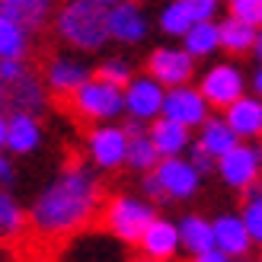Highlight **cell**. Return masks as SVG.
I'll list each match as a JSON object with an SVG mask.
<instances>
[{
    "mask_svg": "<svg viewBox=\"0 0 262 262\" xmlns=\"http://www.w3.org/2000/svg\"><path fill=\"white\" fill-rule=\"evenodd\" d=\"M102 211V182L86 163H71L35 195L29 224L42 240H64L80 233Z\"/></svg>",
    "mask_w": 262,
    "mask_h": 262,
    "instance_id": "1",
    "label": "cell"
},
{
    "mask_svg": "<svg viewBox=\"0 0 262 262\" xmlns=\"http://www.w3.org/2000/svg\"><path fill=\"white\" fill-rule=\"evenodd\" d=\"M55 35L74 51H102L109 42L106 7L96 0H64L55 13Z\"/></svg>",
    "mask_w": 262,
    "mask_h": 262,
    "instance_id": "2",
    "label": "cell"
},
{
    "mask_svg": "<svg viewBox=\"0 0 262 262\" xmlns=\"http://www.w3.org/2000/svg\"><path fill=\"white\" fill-rule=\"evenodd\" d=\"M154 217H157V205L147 202L144 195L122 192L102 205V227L115 243L125 246H138V240L144 237V230Z\"/></svg>",
    "mask_w": 262,
    "mask_h": 262,
    "instance_id": "3",
    "label": "cell"
},
{
    "mask_svg": "<svg viewBox=\"0 0 262 262\" xmlns=\"http://www.w3.org/2000/svg\"><path fill=\"white\" fill-rule=\"evenodd\" d=\"M68 109L80 122L102 125V122H119L125 115V96L122 86H115L102 77H90V80L77 90L74 96H68Z\"/></svg>",
    "mask_w": 262,
    "mask_h": 262,
    "instance_id": "4",
    "label": "cell"
},
{
    "mask_svg": "<svg viewBox=\"0 0 262 262\" xmlns=\"http://www.w3.org/2000/svg\"><path fill=\"white\" fill-rule=\"evenodd\" d=\"M214 173L233 192L253 189L256 182H262V144H256V141H240L237 147L227 150L214 163Z\"/></svg>",
    "mask_w": 262,
    "mask_h": 262,
    "instance_id": "5",
    "label": "cell"
},
{
    "mask_svg": "<svg viewBox=\"0 0 262 262\" xmlns=\"http://www.w3.org/2000/svg\"><path fill=\"white\" fill-rule=\"evenodd\" d=\"M86 157L96 173H115L125 166L128 157V131L119 122L90 125L86 131Z\"/></svg>",
    "mask_w": 262,
    "mask_h": 262,
    "instance_id": "6",
    "label": "cell"
},
{
    "mask_svg": "<svg viewBox=\"0 0 262 262\" xmlns=\"http://www.w3.org/2000/svg\"><path fill=\"white\" fill-rule=\"evenodd\" d=\"M202 90V96L208 99V106L224 112L233 99H240L243 93H250V80H246V74L237 68L233 61H217L211 64L202 77L199 83H195Z\"/></svg>",
    "mask_w": 262,
    "mask_h": 262,
    "instance_id": "7",
    "label": "cell"
},
{
    "mask_svg": "<svg viewBox=\"0 0 262 262\" xmlns=\"http://www.w3.org/2000/svg\"><path fill=\"white\" fill-rule=\"evenodd\" d=\"M122 96H125V119H131V122L150 125L154 119L163 115L166 86L157 83L150 74H135L131 83L122 86Z\"/></svg>",
    "mask_w": 262,
    "mask_h": 262,
    "instance_id": "8",
    "label": "cell"
},
{
    "mask_svg": "<svg viewBox=\"0 0 262 262\" xmlns=\"http://www.w3.org/2000/svg\"><path fill=\"white\" fill-rule=\"evenodd\" d=\"M144 74H150L157 83H163L166 90L192 83L195 77V58L182 45H160L154 48L147 61H144Z\"/></svg>",
    "mask_w": 262,
    "mask_h": 262,
    "instance_id": "9",
    "label": "cell"
},
{
    "mask_svg": "<svg viewBox=\"0 0 262 262\" xmlns=\"http://www.w3.org/2000/svg\"><path fill=\"white\" fill-rule=\"evenodd\" d=\"M154 176L160 179L163 186V195L166 202H192L195 195L202 192V173L189 163V157H163L160 163H157Z\"/></svg>",
    "mask_w": 262,
    "mask_h": 262,
    "instance_id": "10",
    "label": "cell"
},
{
    "mask_svg": "<svg viewBox=\"0 0 262 262\" xmlns=\"http://www.w3.org/2000/svg\"><path fill=\"white\" fill-rule=\"evenodd\" d=\"M214 109L208 106V99L202 96V90L195 83H182V86H173L166 90V99H163V115L166 119H173L179 125H186L189 131H199L208 115Z\"/></svg>",
    "mask_w": 262,
    "mask_h": 262,
    "instance_id": "11",
    "label": "cell"
},
{
    "mask_svg": "<svg viewBox=\"0 0 262 262\" xmlns=\"http://www.w3.org/2000/svg\"><path fill=\"white\" fill-rule=\"evenodd\" d=\"M106 26L109 42L119 45H141L150 35V19L138 0H122L115 7H106Z\"/></svg>",
    "mask_w": 262,
    "mask_h": 262,
    "instance_id": "12",
    "label": "cell"
},
{
    "mask_svg": "<svg viewBox=\"0 0 262 262\" xmlns=\"http://www.w3.org/2000/svg\"><path fill=\"white\" fill-rule=\"evenodd\" d=\"M90 77H93V68L83 64L80 58H74V55H51L45 61V71H42V80L48 86V93L61 96V99L74 96Z\"/></svg>",
    "mask_w": 262,
    "mask_h": 262,
    "instance_id": "13",
    "label": "cell"
},
{
    "mask_svg": "<svg viewBox=\"0 0 262 262\" xmlns=\"http://www.w3.org/2000/svg\"><path fill=\"white\" fill-rule=\"evenodd\" d=\"M48 86L42 80V74H35L32 64H26V71L10 80L7 86V99H4V109L7 112H32V115H42L48 109Z\"/></svg>",
    "mask_w": 262,
    "mask_h": 262,
    "instance_id": "14",
    "label": "cell"
},
{
    "mask_svg": "<svg viewBox=\"0 0 262 262\" xmlns=\"http://www.w3.org/2000/svg\"><path fill=\"white\" fill-rule=\"evenodd\" d=\"M211 230H214V250H221L230 259H246L256 246L240 211H221L217 217H211Z\"/></svg>",
    "mask_w": 262,
    "mask_h": 262,
    "instance_id": "15",
    "label": "cell"
},
{
    "mask_svg": "<svg viewBox=\"0 0 262 262\" xmlns=\"http://www.w3.org/2000/svg\"><path fill=\"white\" fill-rule=\"evenodd\" d=\"M138 250H141V256H147V259L173 262V259L182 253L176 221H169V217H163V214H157L150 224H147V230H144V237L138 240Z\"/></svg>",
    "mask_w": 262,
    "mask_h": 262,
    "instance_id": "16",
    "label": "cell"
},
{
    "mask_svg": "<svg viewBox=\"0 0 262 262\" xmlns=\"http://www.w3.org/2000/svg\"><path fill=\"white\" fill-rule=\"evenodd\" d=\"M45 131L38 115L32 112H7V154L10 157H29L42 147Z\"/></svg>",
    "mask_w": 262,
    "mask_h": 262,
    "instance_id": "17",
    "label": "cell"
},
{
    "mask_svg": "<svg viewBox=\"0 0 262 262\" xmlns=\"http://www.w3.org/2000/svg\"><path fill=\"white\" fill-rule=\"evenodd\" d=\"M221 115H224V122L233 128V135L240 141H259L262 138V99L256 93H243Z\"/></svg>",
    "mask_w": 262,
    "mask_h": 262,
    "instance_id": "18",
    "label": "cell"
},
{
    "mask_svg": "<svg viewBox=\"0 0 262 262\" xmlns=\"http://www.w3.org/2000/svg\"><path fill=\"white\" fill-rule=\"evenodd\" d=\"M0 13L13 19L19 29L35 35L55 16V0H0Z\"/></svg>",
    "mask_w": 262,
    "mask_h": 262,
    "instance_id": "19",
    "label": "cell"
},
{
    "mask_svg": "<svg viewBox=\"0 0 262 262\" xmlns=\"http://www.w3.org/2000/svg\"><path fill=\"white\" fill-rule=\"evenodd\" d=\"M125 131H128V157H125V166H131L135 173H150L157 169V163L163 160L160 150H157V144L150 141L147 135V125L144 122H125Z\"/></svg>",
    "mask_w": 262,
    "mask_h": 262,
    "instance_id": "20",
    "label": "cell"
},
{
    "mask_svg": "<svg viewBox=\"0 0 262 262\" xmlns=\"http://www.w3.org/2000/svg\"><path fill=\"white\" fill-rule=\"evenodd\" d=\"M147 135L157 144L160 157H182V154L192 147V141H195V135H192L186 125L166 119V115H160V119H154L147 125Z\"/></svg>",
    "mask_w": 262,
    "mask_h": 262,
    "instance_id": "21",
    "label": "cell"
},
{
    "mask_svg": "<svg viewBox=\"0 0 262 262\" xmlns=\"http://www.w3.org/2000/svg\"><path fill=\"white\" fill-rule=\"evenodd\" d=\"M176 227H179V243H182V253H189V256H199V253H208V250H214V230H211V217H205V214H182L176 221Z\"/></svg>",
    "mask_w": 262,
    "mask_h": 262,
    "instance_id": "22",
    "label": "cell"
},
{
    "mask_svg": "<svg viewBox=\"0 0 262 262\" xmlns=\"http://www.w3.org/2000/svg\"><path fill=\"white\" fill-rule=\"evenodd\" d=\"M195 141H199L202 147L214 157V160H221L227 150H233V147L240 144V138L233 135V128L224 122V115H214V112L208 115V122H205L199 131H195Z\"/></svg>",
    "mask_w": 262,
    "mask_h": 262,
    "instance_id": "23",
    "label": "cell"
},
{
    "mask_svg": "<svg viewBox=\"0 0 262 262\" xmlns=\"http://www.w3.org/2000/svg\"><path fill=\"white\" fill-rule=\"evenodd\" d=\"M217 32H221V48L227 55H250L253 51V42H256V26L243 23L237 16H227L217 23Z\"/></svg>",
    "mask_w": 262,
    "mask_h": 262,
    "instance_id": "24",
    "label": "cell"
},
{
    "mask_svg": "<svg viewBox=\"0 0 262 262\" xmlns=\"http://www.w3.org/2000/svg\"><path fill=\"white\" fill-rule=\"evenodd\" d=\"M182 48L199 61V58H211L214 51H221V32H217V23L214 19H205V23H192V29L182 35Z\"/></svg>",
    "mask_w": 262,
    "mask_h": 262,
    "instance_id": "25",
    "label": "cell"
},
{
    "mask_svg": "<svg viewBox=\"0 0 262 262\" xmlns=\"http://www.w3.org/2000/svg\"><path fill=\"white\" fill-rule=\"evenodd\" d=\"M192 23H195V16H192L186 0H169V4L157 13V26H160V32L169 35V38H182L192 29Z\"/></svg>",
    "mask_w": 262,
    "mask_h": 262,
    "instance_id": "26",
    "label": "cell"
},
{
    "mask_svg": "<svg viewBox=\"0 0 262 262\" xmlns=\"http://www.w3.org/2000/svg\"><path fill=\"white\" fill-rule=\"evenodd\" d=\"M26 221H29L26 208L7 189H0V240H16L26 230Z\"/></svg>",
    "mask_w": 262,
    "mask_h": 262,
    "instance_id": "27",
    "label": "cell"
},
{
    "mask_svg": "<svg viewBox=\"0 0 262 262\" xmlns=\"http://www.w3.org/2000/svg\"><path fill=\"white\" fill-rule=\"evenodd\" d=\"M29 48H32V35L0 13V58H26Z\"/></svg>",
    "mask_w": 262,
    "mask_h": 262,
    "instance_id": "28",
    "label": "cell"
},
{
    "mask_svg": "<svg viewBox=\"0 0 262 262\" xmlns=\"http://www.w3.org/2000/svg\"><path fill=\"white\" fill-rule=\"evenodd\" d=\"M240 217L256 246H262V182H256L253 189L243 192V205H240Z\"/></svg>",
    "mask_w": 262,
    "mask_h": 262,
    "instance_id": "29",
    "label": "cell"
},
{
    "mask_svg": "<svg viewBox=\"0 0 262 262\" xmlns=\"http://www.w3.org/2000/svg\"><path fill=\"white\" fill-rule=\"evenodd\" d=\"M93 77H102V80H109L115 86H125V83H131V77H135V64L122 55H106L96 64Z\"/></svg>",
    "mask_w": 262,
    "mask_h": 262,
    "instance_id": "30",
    "label": "cell"
},
{
    "mask_svg": "<svg viewBox=\"0 0 262 262\" xmlns=\"http://www.w3.org/2000/svg\"><path fill=\"white\" fill-rule=\"evenodd\" d=\"M227 13L262 29V0H227Z\"/></svg>",
    "mask_w": 262,
    "mask_h": 262,
    "instance_id": "31",
    "label": "cell"
},
{
    "mask_svg": "<svg viewBox=\"0 0 262 262\" xmlns=\"http://www.w3.org/2000/svg\"><path fill=\"white\" fill-rule=\"evenodd\" d=\"M186 157H189V163H192L195 169H199L202 176H208V173H214V163H217V160H214V157H211V154H208V150L202 147L199 141H192V147L186 150Z\"/></svg>",
    "mask_w": 262,
    "mask_h": 262,
    "instance_id": "32",
    "label": "cell"
},
{
    "mask_svg": "<svg viewBox=\"0 0 262 262\" xmlns=\"http://www.w3.org/2000/svg\"><path fill=\"white\" fill-rule=\"evenodd\" d=\"M141 195H144L147 202H154V205H166L163 186H160V179L154 176V169H150V173H144V176H141Z\"/></svg>",
    "mask_w": 262,
    "mask_h": 262,
    "instance_id": "33",
    "label": "cell"
},
{
    "mask_svg": "<svg viewBox=\"0 0 262 262\" xmlns=\"http://www.w3.org/2000/svg\"><path fill=\"white\" fill-rule=\"evenodd\" d=\"M195 23H205V19H214L217 10H221V0H186Z\"/></svg>",
    "mask_w": 262,
    "mask_h": 262,
    "instance_id": "34",
    "label": "cell"
},
{
    "mask_svg": "<svg viewBox=\"0 0 262 262\" xmlns=\"http://www.w3.org/2000/svg\"><path fill=\"white\" fill-rule=\"evenodd\" d=\"M13 176H16V169H13V160L7 150H0V186H10Z\"/></svg>",
    "mask_w": 262,
    "mask_h": 262,
    "instance_id": "35",
    "label": "cell"
},
{
    "mask_svg": "<svg viewBox=\"0 0 262 262\" xmlns=\"http://www.w3.org/2000/svg\"><path fill=\"white\" fill-rule=\"evenodd\" d=\"M189 262H233V259L224 256L221 250H208V253H199V256H189Z\"/></svg>",
    "mask_w": 262,
    "mask_h": 262,
    "instance_id": "36",
    "label": "cell"
},
{
    "mask_svg": "<svg viewBox=\"0 0 262 262\" xmlns=\"http://www.w3.org/2000/svg\"><path fill=\"white\" fill-rule=\"evenodd\" d=\"M250 93H256V96L262 99V64H256V71H253V77H250Z\"/></svg>",
    "mask_w": 262,
    "mask_h": 262,
    "instance_id": "37",
    "label": "cell"
},
{
    "mask_svg": "<svg viewBox=\"0 0 262 262\" xmlns=\"http://www.w3.org/2000/svg\"><path fill=\"white\" fill-rule=\"evenodd\" d=\"M250 55L256 58V64H262V29H256V42H253V51Z\"/></svg>",
    "mask_w": 262,
    "mask_h": 262,
    "instance_id": "38",
    "label": "cell"
},
{
    "mask_svg": "<svg viewBox=\"0 0 262 262\" xmlns=\"http://www.w3.org/2000/svg\"><path fill=\"white\" fill-rule=\"evenodd\" d=\"M7 147V109H0V150Z\"/></svg>",
    "mask_w": 262,
    "mask_h": 262,
    "instance_id": "39",
    "label": "cell"
},
{
    "mask_svg": "<svg viewBox=\"0 0 262 262\" xmlns=\"http://www.w3.org/2000/svg\"><path fill=\"white\" fill-rule=\"evenodd\" d=\"M4 99H7V83H4V74H0V109H4Z\"/></svg>",
    "mask_w": 262,
    "mask_h": 262,
    "instance_id": "40",
    "label": "cell"
},
{
    "mask_svg": "<svg viewBox=\"0 0 262 262\" xmlns=\"http://www.w3.org/2000/svg\"><path fill=\"white\" fill-rule=\"evenodd\" d=\"M96 4H102V7H115V4H122V0H96Z\"/></svg>",
    "mask_w": 262,
    "mask_h": 262,
    "instance_id": "41",
    "label": "cell"
},
{
    "mask_svg": "<svg viewBox=\"0 0 262 262\" xmlns=\"http://www.w3.org/2000/svg\"><path fill=\"white\" fill-rule=\"evenodd\" d=\"M128 262H157V259H147V256H135V259H128Z\"/></svg>",
    "mask_w": 262,
    "mask_h": 262,
    "instance_id": "42",
    "label": "cell"
},
{
    "mask_svg": "<svg viewBox=\"0 0 262 262\" xmlns=\"http://www.w3.org/2000/svg\"><path fill=\"white\" fill-rule=\"evenodd\" d=\"M233 262H253V259H250V256H246V259H233Z\"/></svg>",
    "mask_w": 262,
    "mask_h": 262,
    "instance_id": "43",
    "label": "cell"
},
{
    "mask_svg": "<svg viewBox=\"0 0 262 262\" xmlns=\"http://www.w3.org/2000/svg\"><path fill=\"white\" fill-rule=\"evenodd\" d=\"M256 262H262V253H259V259H256Z\"/></svg>",
    "mask_w": 262,
    "mask_h": 262,
    "instance_id": "44",
    "label": "cell"
},
{
    "mask_svg": "<svg viewBox=\"0 0 262 262\" xmlns=\"http://www.w3.org/2000/svg\"><path fill=\"white\" fill-rule=\"evenodd\" d=\"M259 144H262V138H259Z\"/></svg>",
    "mask_w": 262,
    "mask_h": 262,
    "instance_id": "45",
    "label": "cell"
}]
</instances>
